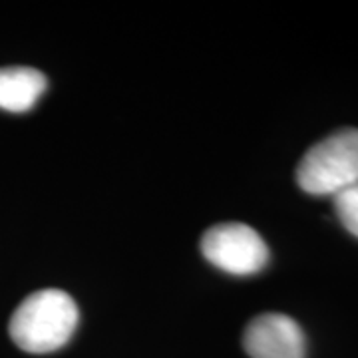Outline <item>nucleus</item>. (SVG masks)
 <instances>
[{
  "label": "nucleus",
  "instance_id": "7ed1b4c3",
  "mask_svg": "<svg viewBox=\"0 0 358 358\" xmlns=\"http://www.w3.org/2000/svg\"><path fill=\"white\" fill-rule=\"evenodd\" d=\"M201 253L221 271L249 277L267 267L268 247L253 227L245 223H219L205 231Z\"/></svg>",
  "mask_w": 358,
  "mask_h": 358
},
{
  "label": "nucleus",
  "instance_id": "f257e3e1",
  "mask_svg": "<svg viewBox=\"0 0 358 358\" xmlns=\"http://www.w3.org/2000/svg\"><path fill=\"white\" fill-rule=\"evenodd\" d=\"M76 301L60 289H42L28 294L14 310L8 333L14 345L30 355L54 352L76 331Z\"/></svg>",
  "mask_w": 358,
  "mask_h": 358
},
{
  "label": "nucleus",
  "instance_id": "423d86ee",
  "mask_svg": "<svg viewBox=\"0 0 358 358\" xmlns=\"http://www.w3.org/2000/svg\"><path fill=\"white\" fill-rule=\"evenodd\" d=\"M334 211L350 235L358 237V183L334 195Z\"/></svg>",
  "mask_w": 358,
  "mask_h": 358
},
{
  "label": "nucleus",
  "instance_id": "20e7f679",
  "mask_svg": "<svg viewBox=\"0 0 358 358\" xmlns=\"http://www.w3.org/2000/svg\"><path fill=\"white\" fill-rule=\"evenodd\" d=\"M243 348L251 358H305L307 338L291 317L282 313H263L247 324Z\"/></svg>",
  "mask_w": 358,
  "mask_h": 358
},
{
  "label": "nucleus",
  "instance_id": "f03ea898",
  "mask_svg": "<svg viewBox=\"0 0 358 358\" xmlns=\"http://www.w3.org/2000/svg\"><path fill=\"white\" fill-rule=\"evenodd\" d=\"M296 183L308 195H338L358 183V129L345 128L308 148L296 166Z\"/></svg>",
  "mask_w": 358,
  "mask_h": 358
},
{
  "label": "nucleus",
  "instance_id": "39448f33",
  "mask_svg": "<svg viewBox=\"0 0 358 358\" xmlns=\"http://www.w3.org/2000/svg\"><path fill=\"white\" fill-rule=\"evenodd\" d=\"M46 90V76L26 66L0 68V110L22 114L32 110Z\"/></svg>",
  "mask_w": 358,
  "mask_h": 358
}]
</instances>
